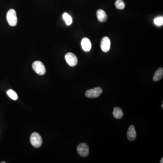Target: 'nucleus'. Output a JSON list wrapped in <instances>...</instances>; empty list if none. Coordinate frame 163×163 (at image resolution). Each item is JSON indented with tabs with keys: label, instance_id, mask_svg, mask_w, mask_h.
<instances>
[{
	"label": "nucleus",
	"instance_id": "nucleus-7",
	"mask_svg": "<svg viewBox=\"0 0 163 163\" xmlns=\"http://www.w3.org/2000/svg\"><path fill=\"white\" fill-rule=\"evenodd\" d=\"M111 47V41L108 37L103 38L101 43V47L102 51L104 52H108L110 50Z\"/></svg>",
	"mask_w": 163,
	"mask_h": 163
},
{
	"label": "nucleus",
	"instance_id": "nucleus-12",
	"mask_svg": "<svg viewBox=\"0 0 163 163\" xmlns=\"http://www.w3.org/2000/svg\"><path fill=\"white\" fill-rule=\"evenodd\" d=\"M123 111L122 109L119 107H115L114 108L113 112V115L116 119H121L123 117Z\"/></svg>",
	"mask_w": 163,
	"mask_h": 163
},
{
	"label": "nucleus",
	"instance_id": "nucleus-6",
	"mask_svg": "<svg viewBox=\"0 0 163 163\" xmlns=\"http://www.w3.org/2000/svg\"><path fill=\"white\" fill-rule=\"evenodd\" d=\"M65 59L68 65L74 67L78 63V58L75 54L72 53H68L65 56Z\"/></svg>",
	"mask_w": 163,
	"mask_h": 163
},
{
	"label": "nucleus",
	"instance_id": "nucleus-8",
	"mask_svg": "<svg viewBox=\"0 0 163 163\" xmlns=\"http://www.w3.org/2000/svg\"><path fill=\"white\" fill-rule=\"evenodd\" d=\"M128 139L131 141H134L137 138V132L133 125H131L128 130L127 133Z\"/></svg>",
	"mask_w": 163,
	"mask_h": 163
},
{
	"label": "nucleus",
	"instance_id": "nucleus-9",
	"mask_svg": "<svg viewBox=\"0 0 163 163\" xmlns=\"http://www.w3.org/2000/svg\"><path fill=\"white\" fill-rule=\"evenodd\" d=\"M81 46L85 51H89L91 49V42L88 38H83L81 41Z\"/></svg>",
	"mask_w": 163,
	"mask_h": 163
},
{
	"label": "nucleus",
	"instance_id": "nucleus-4",
	"mask_svg": "<svg viewBox=\"0 0 163 163\" xmlns=\"http://www.w3.org/2000/svg\"><path fill=\"white\" fill-rule=\"evenodd\" d=\"M103 92V89L100 87H96L92 89H89L85 93L86 96L90 98H97Z\"/></svg>",
	"mask_w": 163,
	"mask_h": 163
},
{
	"label": "nucleus",
	"instance_id": "nucleus-1",
	"mask_svg": "<svg viewBox=\"0 0 163 163\" xmlns=\"http://www.w3.org/2000/svg\"><path fill=\"white\" fill-rule=\"evenodd\" d=\"M7 21L11 26H15L17 23V13L14 9H11L8 11L6 15Z\"/></svg>",
	"mask_w": 163,
	"mask_h": 163
},
{
	"label": "nucleus",
	"instance_id": "nucleus-10",
	"mask_svg": "<svg viewBox=\"0 0 163 163\" xmlns=\"http://www.w3.org/2000/svg\"><path fill=\"white\" fill-rule=\"evenodd\" d=\"M98 20L101 22H104L107 21L108 16L104 10L102 9L98 10L96 12Z\"/></svg>",
	"mask_w": 163,
	"mask_h": 163
},
{
	"label": "nucleus",
	"instance_id": "nucleus-18",
	"mask_svg": "<svg viewBox=\"0 0 163 163\" xmlns=\"http://www.w3.org/2000/svg\"><path fill=\"white\" fill-rule=\"evenodd\" d=\"M162 103H162V108H163V102H162Z\"/></svg>",
	"mask_w": 163,
	"mask_h": 163
},
{
	"label": "nucleus",
	"instance_id": "nucleus-15",
	"mask_svg": "<svg viewBox=\"0 0 163 163\" xmlns=\"http://www.w3.org/2000/svg\"><path fill=\"white\" fill-rule=\"evenodd\" d=\"M115 6L118 9L123 10L125 7V3L122 0H117L115 2Z\"/></svg>",
	"mask_w": 163,
	"mask_h": 163
},
{
	"label": "nucleus",
	"instance_id": "nucleus-16",
	"mask_svg": "<svg viewBox=\"0 0 163 163\" xmlns=\"http://www.w3.org/2000/svg\"><path fill=\"white\" fill-rule=\"evenodd\" d=\"M154 22L156 26H161L163 25V17H159L154 19Z\"/></svg>",
	"mask_w": 163,
	"mask_h": 163
},
{
	"label": "nucleus",
	"instance_id": "nucleus-11",
	"mask_svg": "<svg viewBox=\"0 0 163 163\" xmlns=\"http://www.w3.org/2000/svg\"><path fill=\"white\" fill-rule=\"evenodd\" d=\"M163 76V69L160 68L155 72L154 76H153V80L155 82H158L160 81Z\"/></svg>",
	"mask_w": 163,
	"mask_h": 163
},
{
	"label": "nucleus",
	"instance_id": "nucleus-14",
	"mask_svg": "<svg viewBox=\"0 0 163 163\" xmlns=\"http://www.w3.org/2000/svg\"><path fill=\"white\" fill-rule=\"evenodd\" d=\"M63 19L68 26H70L72 23L73 20L72 17L69 15L67 13H65L63 15Z\"/></svg>",
	"mask_w": 163,
	"mask_h": 163
},
{
	"label": "nucleus",
	"instance_id": "nucleus-13",
	"mask_svg": "<svg viewBox=\"0 0 163 163\" xmlns=\"http://www.w3.org/2000/svg\"><path fill=\"white\" fill-rule=\"evenodd\" d=\"M7 94L9 98L13 100H17L18 98V96L17 93L12 89H10L8 91H7Z\"/></svg>",
	"mask_w": 163,
	"mask_h": 163
},
{
	"label": "nucleus",
	"instance_id": "nucleus-3",
	"mask_svg": "<svg viewBox=\"0 0 163 163\" xmlns=\"http://www.w3.org/2000/svg\"><path fill=\"white\" fill-rule=\"evenodd\" d=\"M32 68L35 73L40 75H44L46 72L45 66L41 62L39 61L34 62L32 65Z\"/></svg>",
	"mask_w": 163,
	"mask_h": 163
},
{
	"label": "nucleus",
	"instance_id": "nucleus-19",
	"mask_svg": "<svg viewBox=\"0 0 163 163\" xmlns=\"http://www.w3.org/2000/svg\"><path fill=\"white\" fill-rule=\"evenodd\" d=\"M1 163H5L6 162H1Z\"/></svg>",
	"mask_w": 163,
	"mask_h": 163
},
{
	"label": "nucleus",
	"instance_id": "nucleus-5",
	"mask_svg": "<svg viewBox=\"0 0 163 163\" xmlns=\"http://www.w3.org/2000/svg\"><path fill=\"white\" fill-rule=\"evenodd\" d=\"M77 152L83 157H86L89 154V148L87 144L86 143H80L77 149Z\"/></svg>",
	"mask_w": 163,
	"mask_h": 163
},
{
	"label": "nucleus",
	"instance_id": "nucleus-2",
	"mask_svg": "<svg viewBox=\"0 0 163 163\" xmlns=\"http://www.w3.org/2000/svg\"><path fill=\"white\" fill-rule=\"evenodd\" d=\"M30 139L31 145L35 148H39L42 145L43 142L42 137L38 133H33L31 135Z\"/></svg>",
	"mask_w": 163,
	"mask_h": 163
},
{
	"label": "nucleus",
	"instance_id": "nucleus-17",
	"mask_svg": "<svg viewBox=\"0 0 163 163\" xmlns=\"http://www.w3.org/2000/svg\"><path fill=\"white\" fill-rule=\"evenodd\" d=\"M163 163V158H162L161 159V160H160V163Z\"/></svg>",
	"mask_w": 163,
	"mask_h": 163
}]
</instances>
